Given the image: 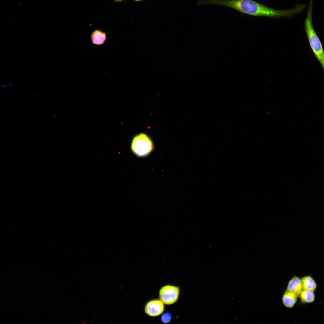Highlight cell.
I'll use <instances>...</instances> for the list:
<instances>
[{"label": "cell", "instance_id": "cell-9", "mask_svg": "<svg viewBox=\"0 0 324 324\" xmlns=\"http://www.w3.org/2000/svg\"><path fill=\"white\" fill-rule=\"evenodd\" d=\"M302 289L314 292L316 290L317 285L313 278L310 275L304 276L301 279Z\"/></svg>", "mask_w": 324, "mask_h": 324}, {"label": "cell", "instance_id": "cell-11", "mask_svg": "<svg viewBox=\"0 0 324 324\" xmlns=\"http://www.w3.org/2000/svg\"><path fill=\"white\" fill-rule=\"evenodd\" d=\"M171 315L169 313H165L162 316L161 319L163 322L166 323L169 322L171 319Z\"/></svg>", "mask_w": 324, "mask_h": 324}, {"label": "cell", "instance_id": "cell-8", "mask_svg": "<svg viewBox=\"0 0 324 324\" xmlns=\"http://www.w3.org/2000/svg\"><path fill=\"white\" fill-rule=\"evenodd\" d=\"M298 296L286 290L282 297V302L286 308H292L296 303Z\"/></svg>", "mask_w": 324, "mask_h": 324}, {"label": "cell", "instance_id": "cell-3", "mask_svg": "<svg viewBox=\"0 0 324 324\" xmlns=\"http://www.w3.org/2000/svg\"><path fill=\"white\" fill-rule=\"evenodd\" d=\"M130 149L136 156L144 158L148 156L153 150V142L149 136L141 133L135 136L130 144Z\"/></svg>", "mask_w": 324, "mask_h": 324}, {"label": "cell", "instance_id": "cell-12", "mask_svg": "<svg viewBox=\"0 0 324 324\" xmlns=\"http://www.w3.org/2000/svg\"><path fill=\"white\" fill-rule=\"evenodd\" d=\"M124 0H115L116 2H121Z\"/></svg>", "mask_w": 324, "mask_h": 324}, {"label": "cell", "instance_id": "cell-7", "mask_svg": "<svg viewBox=\"0 0 324 324\" xmlns=\"http://www.w3.org/2000/svg\"><path fill=\"white\" fill-rule=\"evenodd\" d=\"M107 36L106 33L100 29H95L92 33L91 39L92 43L96 45H101L105 42Z\"/></svg>", "mask_w": 324, "mask_h": 324}, {"label": "cell", "instance_id": "cell-2", "mask_svg": "<svg viewBox=\"0 0 324 324\" xmlns=\"http://www.w3.org/2000/svg\"><path fill=\"white\" fill-rule=\"evenodd\" d=\"M313 0H310L304 22V29L311 50L324 69V50L320 39L315 30L313 24Z\"/></svg>", "mask_w": 324, "mask_h": 324}, {"label": "cell", "instance_id": "cell-6", "mask_svg": "<svg viewBox=\"0 0 324 324\" xmlns=\"http://www.w3.org/2000/svg\"><path fill=\"white\" fill-rule=\"evenodd\" d=\"M302 290L301 279L298 277L295 276L288 282L286 290L298 297Z\"/></svg>", "mask_w": 324, "mask_h": 324}, {"label": "cell", "instance_id": "cell-10", "mask_svg": "<svg viewBox=\"0 0 324 324\" xmlns=\"http://www.w3.org/2000/svg\"><path fill=\"white\" fill-rule=\"evenodd\" d=\"M299 296L301 301L304 303H312L314 301L315 298L314 292L304 290H302Z\"/></svg>", "mask_w": 324, "mask_h": 324}, {"label": "cell", "instance_id": "cell-13", "mask_svg": "<svg viewBox=\"0 0 324 324\" xmlns=\"http://www.w3.org/2000/svg\"><path fill=\"white\" fill-rule=\"evenodd\" d=\"M134 0L135 1H136V2H140V1H143V0Z\"/></svg>", "mask_w": 324, "mask_h": 324}, {"label": "cell", "instance_id": "cell-5", "mask_svg": "<svg viewBox=\"0 0 324 324\" xmlns=\"http://www.w3.org/2000/svg\"><path fill=\"white\" fill-rule=\"evenodd\" d=\"M164 309V303L159 300H153L148 302L145 307V313L149 316L155 317L162 314Z\"/></svg>", "mask_w": 324, "mask_h": 324}, {"label": "cell", "instance_id": "cell-4", "mask_svg": "<svg viewBox=\"0 0 324 324\" xmlns=\"http://www.w3.org/2000/svg\"><path fill=\"white\" fill-rule=\"evenodd\" d=\"M180 290L177 286L167 285L163 287L159 292L160 300L166 305H171L178 299Z\"/></svg>", "mask_w": 324, "mask_h": 324}, {"label": "cell", "instance_id": "cell-1", "mask_svg": "<svg viewBox=\"0 0 324 324\" xmlns=\"http://www.w3.org/2000/svg\"><path fill=\"white\" fill-rule=\"evenodd\" d=\"M199 5H215L227 7L241 13L257 17L275 18L278 11L253 0H199Z\"/></svg>", "mask_w": 324, "mask_h": 324}]
</instances>
